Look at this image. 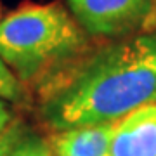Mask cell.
Segmentation results:
<instances>
[{"label": "cell", "instance_id": "obj_10", "mask_svg": "<svg viewBox=\"0 0 156 156\" xmlns=\"http://www.w3.org/2000/svg\"><path fill=\"white\" fill-rule=\"evenodd\" d=\"M0 16H2V7H0Z\"/></svg>", "mask_w": 156, "mask_h": 156}, {"label": "cell", "instance_id": "obj_3", "mask_svg": "<svg viewBox=\"0 0 156 156\" xmlns=\"http://www.w3.org/2000/svg\"><path fill=\"white\" fill-rule=\"evenodd\" d=\"M92 38H122L156 31V0H66Z\"/></svg>", "mask_w": 156, "mask_h": 156}, {"label": "cell", "instance_id": "obj_7", "mask_svg": "<svg viewBox=\"0 0 156 156\" xmlns=\"http://www.w3.org/2000/svg\"><path fill=\"white\" fill-rule=\"evenodd\" d=\"M11 156H54L50 151L49 142H44L40 139H28L23 140L12 149Z\"/></svg>", "mask_w": 156, "mask_h": 156}, {"label": "cell", "instance_id": "obj_5", "mask_svg": "<svg viewBox=\"0 0 156 156\" xmlns=\"http://www.w3.org/2000/svg\"><path fill=\"white\" fill-rule=\"evenodd\" d=\"M116 123L87 125L59 130L49 139L54 156H111V139Z\"/></svg>", "mask_w": 156, "mask_h": 156}, {"label": "cell", "instance_id": "obj_6", "mask_svg": "<svg viewBox=\"0 0 156 156\" xmlns=\"http://www.w3.org/2000/svg\"><path fill=\"white\" fill-rule=\"evenodd\" d=\"M24 95L23 83L11 71V68L0 59V99L19 101Z\"/></svg>", "mask_w": 156, "mask_h": 156}, {"label": "cell", "instance_id": "obj_9", "mask_svg": "<svg viewBox=\"0 0 156 156\" xmlns=\"http://www.w3.org/2000/svg\"><path fill=\"white\" fill-rule=\"evenodd\" d=\"M11 122V111L7 109L5 102L4 101H0V135L4 132V128L7 127V123Z\"/></svg>", "mask_w": 156, "mask_h": 156}, {"label": "cell", "instance_id": "obj_8", "mask_svg": "<svg viewBox=\"0 0 156 156\" xmlns=\"http://www.w3.org/2000/svg\"><path fill=\"white\" fill-rule=\"evenodd\" d=\"M14 142H12V135H0V156H11Z\"/></svg>", "mask_w": 156, "mask_h": 156}, {"label": "cell", "instance_id": "obj_1", "mask_svg": "<svg viewBox=\"0 0 156 156\" xmlns=\"http://www.w3.org/2000/svg\"><path fill=\"white\" fill-rule=\"evenodd\" d=\"M35 92L57 132L120 122L156 102V31L92 42Z\"/></svg>", "mask_w": 156, "mask_h": 156}, {"label": "cell", "instance_id": "obj_4", "mask_svg": "<svg viewBox=\"0 0 156 156\" xmlns=\"http://www.w3.org/2000/svg\"><path fill=\"white\" fill-rule=\"evenodd\" d=\"M111 156H156V102L116 122Z\"/></svg>", "mask_w": 156, "mask_h": 156}, {"label": "cell", "instance_id": "obj_2", "mask_svg": "<svg viewBox=\"0 0 156 156\" xmlns=\"http://www.w3.org/2000/svg\"><path fill=\"white\" fill-rule=\"evenodd\" d=\"M90 37L61 4H23L0 19V59L37 87L90 47Z\"/></svg>", "mask_w": 156, "mask_h": 156}]
</instances>
